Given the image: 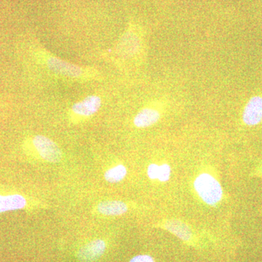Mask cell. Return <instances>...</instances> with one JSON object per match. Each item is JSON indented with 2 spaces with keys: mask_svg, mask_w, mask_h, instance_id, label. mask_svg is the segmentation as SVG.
<instances>
[{
  "mask_svg": "<svg viewBox=\"0 0 262 262\" xmlns=\"http://www.w3.org/2000/svg\"><path fill=\"white\" fill-rule=\"evenodd\" d=\"M194 187L200 198L210 206L217 204L223 196L220 182L208 173L198 176L194 180Z\"/></svg>",
  "mask_w": 262,
  "mask_h": 262,
  "instance_id": "obj_1",
  "label": "cell"
},
{
  "mask_svg": "<svg viewBox=\"0 0 262 262\" xmlns=\"http://www.w3.org/2000/svg\"><path fill=\"white\" fill-rule=\"evenodd\" d=\"M34 148L39 156L46 161L58 163L62 159V151L56 143L42 135L35 136L32 140Z\"/></svg>",
  "mask_w": 262,
  "mask_h": 262,
  "instance_id": "obj_2",
  "label": "cell"
},
{
  "mask_svg": "<svg viewBox=\"0 0 262 262\" xmlns=\"http://www.w3.org/2000/svg\"><path fill=\"white\" fill-rule=\"evenodd\" d=\"M46 64L51 72L70 78H82L86 75L85 70L82 67L63 61L56 57L48 58Z\"/></svg>",
  "mask_w": 262,
  "mask_h": 262,
  "instance_id": "obj_3",
  "label": "cell"
},
{
  "mask_svg": "<svg viewBox=\"0 0 262 262\" xmlns=\"http://www.w3.org/2000/svg\"><path fill=\"white\" fill-rule=\"evenodd\" d=\"M243 121L248 126H255L262 122V96H253L246 103L243 113Z\"/></svg>",
  "mask_w": 262,
  "mask_h": 262,
  "instance_id": "obj_4",
  "label": "cell"
},
{
  "mask_svg": "<svg viewBox=\"0 0 262 262\" xmlns=\"http://www.w3.org/2000/svg\"><path fill=\"white\" fill-rule=\"evenodd\" d=\"M106 243L102 239H95L84 245L77 252V258L81 262H94L106 251Z\"/></svg>",
  "mask_w": 262,
  "mask_h": 262,
  "instance_id": "obj_5",
  "label": "cell"
},
{
  "mask_svg": "<svg viewBox=\"0 0 262 262\" xmlns=\"http://www.w3.org/2000/svg\"><path fill=\"white\" fill-rule=\"evenodd\" d=\"M101 98L96 95L87 96L82 101L72 106V112L74 115L80 117H90L97 113L101 106Z\"/></svg>",
  "mask_w": 262,
  "mask_h": 262,
  "instance_id": "obj_6",
  "label": "cell"
},
{
  "mask_svg": "<svg viewBox=\"0 0 262 262\" xmlns=\"http://www.w3.org/2000/svg\"><path fill=\"white\" fill-rule=\"evenodd\" d=\"M160 113L155 108L146 107L141 110L134 119V125L139 128H145L159 121Z\"/></svg>",
  "mask_w": 262,
  "mask_h": 262,
  "instance_id": "obj_7",
  "label": "cell"
},
{
  "mask_svg": "<svg viewBox=\"0 0 262 262\" xmlns=\"http://www.w3.org/2000/svg\"><path fill=\"white\" fill-rule=\"evenodd\" d=\"M27 206V200L20 194H0V213L23 209Z\"/></svg>",
  "mask_w": 262,
  "mask_h": 262,
  "instance_id": "obj_8",
  "label": "cell"
},
{
  "mask_svg": "<svg viewBox=\"0 0 262 262\" xmlns=\"http://www.w3.org/2000/svg\"><path fill=\"white\" fill-rule=\"evenodd\" d=\"M97 211L98 213L105 215H120L126 213L127 206L122 201H103L98 203Z\"/></svg>",
  "mask_w": 262,
  "mask_h": 262,
  "instance_id": "obj_9",
  "label": "cell"
},
{
  "mask_svg": "<svg viewBox=\"0 0 262 262\" xmlns=\"http://www.w3.org/2000/svg\"><path fill=\"white\" fill-rule=\"evenodd\" d=\"M165 229L175 234L179 238L184 241H189L192 238V232L190 228L185 224L178 220L168 221L164 225Z\"/></svg>",
  "mask_w": 262,
  "mask_h": 262,
  "instance_id": "obj_10",
  "label": "cell"
},
{
  "mask_svg": "<svg viewBox=\"0 0 262 262\" xmlns=\"http://www.w3.org/2000/svg\"><path fill=\"white\" fill-rule=\"evenodd\" d=\"M127 175V168L123 165H118L108 169L104 173V179L110 183H118L125 179Z\"/></svg>",
  "mask_w": 262,
  "mask_h": 262,
  "instance_id": "obj_11",
  "label": "cell"
},
{
  "mask_svg": "<svg viewBox=\"0 0 262 262\" xmlns=\"http://www.w3.org/2000/svg\"><path fill=\"white\" fill-rule=\"evenodd\" d=\"M171 168L168 164H163L160 165L159 173H158V180L161 182H168L170 179Z\"/></svg>",
  "mask_w": 262,
  "mask_h": 262,
  "instance_id": "obj_12",
  "label": "cell"
},
{
  "mask_svg": "<svg viewBox=\"0 0 262 262\" xmlns=\"http://www.w3.org/2000/svg\"><path fill=\"white\" fill-rule=\"evenodd\" d=\"M160 165L157 164H150L147 168V175L150 179H158L159 173Z\"/></svg>",
  "mask_w": 262,
  "mask_h": 262,
  "instance_id": "obj_13",
  "label": "cell"
},
{
  "mask_svg": "<svg viewBox=\"0 0 262 262\" xmlns=\"http://www.w3.org/2000/svg\"><path fill=\"white\" fill-rule=\"evenodd\" d=\"M130 262H155L154 258L149 255H138L134 256Z\"/></svg>",
  "mask_w": 262,
  "mask_h": 262,
  "instance_id": "obj_14",
  "label": "cell"
}]
</instances>
